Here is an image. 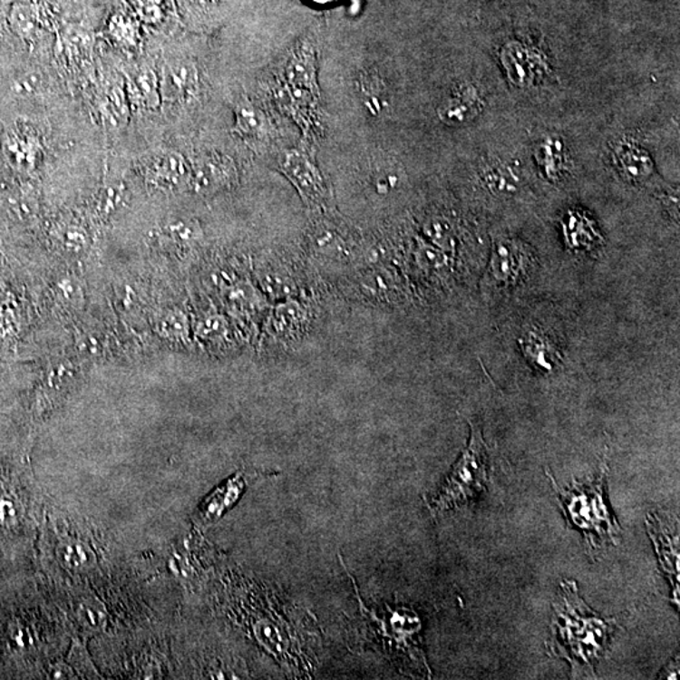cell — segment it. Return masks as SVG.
Wrapping results in <instances>:
<instances>
[{
    "mask_svg": "<svg viewBox=\"0 0 680 680\" xmlns=\"http://www.w3.org/2000/svg\"><path fill=\"white\" fill-rule=\"evenodd\" d=\"M355 584L359 604L357 639L359 644H369L387 657L400 672L408 675L427 676L431 669L423 647V623L419 615L407 607H367L361 597L357 584Z\"/></svg>",
    "mask_w": 680,
    "mask_h": 680,
    "instance_id": "cell-1",
    "label": "cell"
},
{
    "mask_svg": "<svg viewBox=\"0 0 680 680\" xmlns=\"http://www.w3.org/2000/svg\"><path fill=\"white\" fill-rule=\"evenodd\" d=\"M553 610L552 653L566 657L573 668L594 673L595 663L607 653L615 620L596 617L579 598L575 582H563L561 597Z\"/></svg>",
    "mask_w": 680,
    "mask_h": 680,
    "instance_id": "cell-2",
    "label": "cell"
},
{
    "mask_svg": "<svg viewBox=\"0 0 680 680\" xmlns=\"http://www.w3.org/2000/svg\"><path fill=\"white\" fill-rule=\"evenodd\" d=\"M607 474V459L602 462L598 475L588 481H573L571 487H559L549 472L567 521L582 530L592 549L617 544L621 537V528L605 503Z\"/></svg>",
    "mask_w": 680,
    "mask_h": 680,
    "instance_id": "cell-3",
    "label": "cell"
},
{
    "mask_svg": "<svg viewBox=\"0 0 680 680\" xmlns=\"http://www.w3.org/2000/svg\"><path fill=\"white\" fill-rule=\"evenodd\" d=\"M471 429L468 446L442 487L431 498L429 507L433 516L471 503L487 488L491 452L482 439L481 427L471 421Z\"/></svg>",
    "mask_w": 680,
    "mask_h": 680,
    "instance_id": "cell-4",
    "label": "cell"
},
{
    "mask_svg": "<svg viewBox=\"0 0 680 680\" xmlns=\"http://www.w3.org/2000/svg\"><path fill=\"white\" fill-rule=\"evenodd\" d=\"M141 170L153 186L161 189H180L189 186L192 165L178 151H158L142 158Z\"/></svg>",
    "mask_w": 680,
    "mask_h": 680,
    "instance_id": "cell-5",
    "label": "cell"
},
{
    "mask_svg": "<svg viewBox=\"0 0 680 680\" xmlns=\"http://www.w3.org/2000/svg\"><path fill=\"white\" fill-rule=\"evenodd\" d=\"M529 267V255L523 246L510 239H501L495 244L488 278L495 287H513L526 277Z\"/></svg>",
    "mask_w": 680,
    "mask_h": 680,
    "instance_id": "cell-6",
    "label": "cell"
},
{
    "mask_svg": "<svg viewBox=\"0 0 680 680\" xmlns=\"http://www.w3.org/2000/svg\"><path fill=\"white\" fill-rule=\"evenodd\" d=\"M285 176L299 190L304 202L312 207H322L328 199V190L319 170L306 155L290 153L283 163Z\"/></svg>",
    "mask_w": 680,
    "mask_h": 680,
    "instance_id": "cell-7",
    "label": "cell"
},
{
    "mask_svg": "<svg viewBox=\"0 0 680 680\" xmlns=\"http://www.w3.org/2000/svg\"><path fill=\"white\" fill-rule=\"evenodd\" d=\"M160 96L170 102H188L199 90V70L189 60L174 58L168 61L159 80Z\"/></svg>",
    "mask_w": 680,
    "mask_h": 680,
    "instance_id": "cell-8",
    "label": "cell"
},
{
    "mask_svg": "<svg viewBox=\"0 0 680 680\" xmlns=\"http://www.w3.org/2000/svg\"><path fill=\"white\" fill-rule=\"evenodd\" d=\"M235 177V165L228 158L216 153L206 154L192 165L189 187L199 193H213L229 186Z\"/></svg>",
    "mask_w": 680,
    "mask_h": 680,
    "instance_id": "cell-9",
    "label": "cell"
},
{
    "mask_svg": "<svg viewBox=\"0 0 680 680\" xmlns=\"http://www.w3.org/2000/svg\"><path fill=\"white\" fill-rule=\"evenodd\" d=\"M309 322V312L297 300H284L270 310L267 317V335L275 342L289 343L300 338Z\"/></svg>",
    "mask_w": 680,
    "mask_h": 680,
    "instance_id": "cell-10",
    "label": "cell"
},
{
    "mask_svg": "<svg viewBox=\"0 0 680 680\" xmlns=\"http://www.w3.org/2000/svg\"><path fill=\"white\" fill-rule=\"evenodd\" d=\"M482 102L474 86L462 85L452 91V95L439 109L440 119L448 125H461L475 118Z\"/></svg>",
    "mask_w": 680,
    "mask_h": 680,
    "instance_id": "cell-11",
    "label": "cell"
},
{
    "mask_svg": "<svg viewBox=\"0 0 680 680\" xmlns=\"http://www.w3.org/2000/svg\"><path fill=\"white\" fill-rule=\"evenodd\" d=\"M617 165L624 178L633 183H644L654 173L649 153L636 144L621 142L617 149Z\"/></svg>",
    "mask_w": 680,
    "mask_h": 680,
    "instance_id": "cell-12",
    "label": "cell"
},
{
    "mask_svg": "<svg viewBox=\"0 0 680 680\" xmlns=\"http://www.w3.org/2000/svg\"><path fill=\"white\" fill-rule=\"evenodd\" d=\"M563 235L568 248L585 251L594 248L600 241L595 222L582 212H569L563 221Z\"/></svg>",
    "mask_w": 680,
    "mask_h": 680,
    "instance_id": "cell-13",
    "label": "cell"
},
{
    "mask_svg": "<svg viewBox=\"0 0 680 680\" xmlns=\"http://www.w3.org/2000/svg\"><path fill=\"white\" fill-rule=\"evenodd\" d=\"M129 93L136 105L145 109L158 108L160 102L159 79L151 68H139L129 80Z\"/></svg>",
    "mask_w": 680,
    "mask_h": 680,
    "instance_id": "cell-14",
    "label": "cell"
},
{
    "mask_svg": "<svg viewBox=\"0 0 680 680\" xmlns=\"http://www.w3.org/2000/svg\"><path fill=\"white\" fill-rule=\"evenodd\" d=\"M6 157L21 170L34 168L40 153V144L34 135L25 131H13L5 142Z\"/></svg>",
    "mask_w": 680,
    "mask_h": 680,
    "instance_id": "cell-15",
    "label": "cell"
},
{
    "mask_svg": "<svg viewBox=\"0 0 680 680\" xmlns=\"http://www.w3.org/2000/svg\"><path fill=\"white\" fill-rule=\"evenodd\" d=\"M566 145L562 139L552 135L543 139L537 149V160L544 176L550 180H557L566 170Z\"/></svg>",
    "mask_w": 680,
    "mask_h": 680,
    "instance_id": "cell-16",
    "label": "cell"
},
{
    "mask_svg": "<svg viewBox=\"0 0 680 680\" xmlns=\"http://www.w3.org/2000/svg\"><path fill=\"white\" fill-rule=\"evenodd\" d=\"M485 187L498 196H511L520 188V178L510 165H491L482 173Z\"/></svg>",
    "mask_w": 680,
    "mask_h": 680,
    "instance_id": "cell-17",
    "label": "cell"
},
{
    "mask_svg": "<svg viewBox=\"0 0 680 680\" xmlns=\"http://www.w3.org/2000/svg\"><path fill=\"white\" fill-rule=\"evenodd\" d=\"M9 21H11L13 31L25 41L34 40L40 29L37 12L34 6L28 3H15L9 15Z\"/></svg>",
    "mask_w": 680,
    "mask_h": 680,
    "instance_id": "cell-18",
    "label": "cell"
},
{
    "mask_svg": "<svg viewBox=\"0 0 680 680\" xmlns=\"http://www.w3.org/2000/svg\"><path fill=\"white\" fill-rule=\"evenodd\" d=\"M236 131L246 138L258 136L264 131V118L249 102H241L236 109Z\"/></svg>",
    "mask_w": 680,
    "mask_h": 680,
    "instance_id": "cell-19",
    "label": "cell"
},
{
    "mask_svg": "<svg viewBox=\"0 0 680 680\" xmlns=\"http://www.w3.org/2000/svg\"><path fill=\"white\" fill-rule=\"evenodd\" d=\"M44 74L38 73V71H27V73L18 74L13 80L11 90L15 96L21 97V99H31V97H35L42 92V90L44 89Z\"/></svg>",
    "mask_w": 680,
    "mask_h": 680,
    "instance_id": "cell-20",
    "label": "cell"
},
{
    "mask_svg": "<svg viewBox=\"0 0 680 680\" xmlns=\"http://www.w3.org/2000/svg\"><path fill=\"white\" fill-rule=\"evenodd\" d=\"M57 555L64 565L73 567V568H79V567L86 566L90 562L92 553L83 543L76 542V540H66L58 547Z\"/></svg>",
    "mask_w": 680,
    "mask_h": 680,
    "instance_id": "cell-21",
    "label": "cell"
},
{
    "mask_svg": "<svg viewBox=\"0 0 680 680\" xmlns=\"http://www.w3.org/2000/svg\"><path fill=\"white\" fill-rule=\"evenodd\" d=\"M361 91L362 95L364 96V102L367 103L368 108L374 113L382 112L384 108V87L381 85V81L374 73L363 74L361 79Z\"/></svg>",
    "mask_w": 680,
    "mask_h": 680,
    "instance_id": "cell-22",
    "label": "cell"
},
{
    "mask_svg": "<svg viewBox=\"0 0 680 680\" xmlns=\"http://www.w3.org/2000/svg\"><path fill=\"white\" fill-rule=\"evenodd\" d=\"M528 340H529L527 345L528 352H529L530 357L536 361L537 365L546 369H552L553 364L552 361H550L552 352H550V346L544 342L543 338L536 335H530Z\"/></svg>",
    "mask_w": 680,
    "mask_h": 680,
    "instance_id": "cell-23",
    "label": "cell"
},
{
    "mask_svg": "<svg viewBox=\"0 0 680 680\" xmlns=\"http://www.w3.org/2000/svg\"><path fill=\"white\" fill-rule=\"evenodd\" d=\"M79 614L81 621L85 624V627H92V629L102 627L103 618H105L102 608L95 601H87L83 604Z\"/></svg>",
    "mask_w": 680,
    "mask_h": 680,
    "instance_id": "cell-24",
    "label": "cell"
},
{
    "mask_svg": "<svg viewBox=\"0 0 680 680\" xmlns=\"http://www.w3.org/2000/svg\"><path fill=\"white\" fill-rule=\"evenodd\" d=\"M108 113L112 115V118L116 119V121L128 118V105H126L124 92L121 90L116 89L109 93Z\"/></svg>",
    "mask_w": 680,
    "mask_h": 680,
    "instance_id": "cell-25",
    "label": "cell"
},
{
    "mask_svg": "<svg viewBox=\"0 0 680 680\" xmlns=\"http://www.w3.org/2000/svg\"><path fill=\"white\" fill-rule=\"evenodd\" d=\"M64 41H66L71 47L80 50V48L89 47L90 35L87 32L83 31V29L71 28L64 32Z\"/></svg>",
    "mask_w": 680,
    "mask_h": 680,
    "instance_id": "cell-26",
    "label": "cell"
},
{
    "mask_svg": "<svg viewBox=\"0 0 680 680\" xmlns=\"http://www.w3.org/2000/svg\"><path fill=\"white\" fill-rule=\"evenodd\" d=\"M120 197H121V190L119 187H108L102 194H100V206L102 210H108L113 209L118 204Z\"/></svg>",
    "mask_w": 680,
    "mask_h": 680,
    "instance_id": "cell-27",
    "label": "cell"
},
{
    "mask_svg": "<svg viewBox=\"0 0 680 680\" xmlns=\"http://www.w3.org/2000/svg\"><path fill=\"white\" fill-rule=\"evenodd\" d=\"M3 2H5V3H12V2L17 3V2H19V0H3Z\"/></svg>",
    "mask_w": 680,
    "mask_h": 680,
    "instance_id": "cell-28",
    "label": "cell"
}]
</instances>
